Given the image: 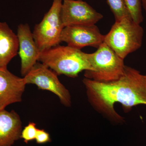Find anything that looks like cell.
Returning <instances> with one entry per match:
<instances>
[{
    "instance_id": "obj_12",
    "label": "cell",
    "mask_w": 146,
    "mask_h": 146,
    "mask_svg": "<svg viewBox=\"0 0 146 146\" xmlns=\"http://www.w3.org/2000/svg\"><path fill=\"white\" fill-rule=\"evenodd\" d=\"M18 36L6 23L0 22V68L7 65L18 54Z\"/></svg>"
},
{
    "instance_id": "obj_8",
    "label": "cell",
    "mask_w": 146,
    "mask_h": 146,
    "mask_svg": "<svg viewBox=\"0 0 146 146\" xmlns=\"http://www.w3.org/2000/svg\"><path fill=\"white\" fill-rule=\"evenodd\" d=\"M104 37L96 25L70 26L63 28L60 41L69 46L81 50L86 46L98 48L104 42Z\"/></svg>"
},
{
    "instance_id": "obj_1",
    "label": "cell",
    "mask_w": 146,
    "mask_h": 146,
    "mask_svg": "<svg viewBox=\"0 0 146 146\" xmlns=\"http://www.w3.org/2000/svg\"><path fill=\"white\" fill-rule=\"evenodd\" d=\"M82 82L92 105L116 121L122 118L114 109L116 103L127 111L136 106L146 105V75L134 68L125 66L123 75L114 81L100 82L85 78Z\"/></svg>"
},
{
    "instance_id": "obj_7",
    "label": "cell",
    "mask_w": 146,
    "mask_h": 146,
    "mask_svg": "<svg viewBox=\"0 0 146 146\" xmlns=\"http://www.w3.org/2000/svg\"><path fill=\"white\" fill-rule=\"evenodd\" d=\"M61 16L64 27L74 25H94L103 18L82 0H63Z\"/></svg>"
},
{
    "instance_id": "obj_9",
    "label": "cell",
    "mask_w": 146,
    "mask_h": 146,
    "mask_svg": "<svg viewBox=\"0 0 146 146\" xmlns=\"http://www.w3.org/2000/svg\"><path fill=\"white\" fill-rule=\"evenodd\" d=\"M21 59V73L25 76L38 61L40 52L36 46L29 26L20 24L17 31Z\"/></svg>"
},
{
    "instance_id": "obj_4",
    "label": "cell",
    "mask_w": 146,
    "mask_h": 146,
    "mask_svg": "<svg viewBox=\"0 0 146 146\" xmlns=\"http://www.w3.org/2000/svg\"><path fill=\"white\" fill-rule=\"evenodd\" d=\"M92 71H86L85 78L100 82L117 80L124 72L125 65L121 58L104 42L93 53L88 54Z\"/></svg>"
},
{
    "instance_id": "obj_13",
    "label": "cell",
    "mask_w": 146,
    "mask_h": 146,
    "mask_svg": "<svg viewBox=\"0 0 146 146\" xmlns=\"http://www.w3.org/2000/svg\"><path fill=\"white\" fill-rule=\"evenodd\" d=\"M106 2L115 16V21L131 17L124 0H106Z\"/></svg>"
},
{
    "instance_id": "obj_2",
    "label": "cell",
    "mask_w": 146,
    "mask_h": 146,
    "mask_svg": "<svg viewBox=\"0 0 146 146\" xmlns=\"http://www.w3.org/2000/svg\"><path fill=\"white\" fill-rule=\"evenodd\" d=\"M38 61L58 75L75 78L83 71H92L88 54L69 46L59 45L40 52Z\"/></svg>"
},
{
    "instance_id": "obj_10",
    "label": "cell",
    "mask_w": 146,
    "mask_h": 146,
    "mask_svg": "<svg viewBox=\"0 0 146 146\" xmlns=\"http://www.w3.org/2000/svg\"><path fill=\"white\" fill-rule=\"evenodd\" d=\"M26 85L24 78L15 75L7 68H0V111L22 101Z\"/></svg>"
},
{
    "instance_id": "obj_5",
    "label": "cell",
    "mask_w": 146,
    "mask_h": 146,
    "mask_svg": "<svg viewBox=\"0 0 146 146\" xmlns=\"http://www.w3.org/2000/svg\"><path fill=\"white\" fill-rule=\"evenodd\" d=\"M63 0H53L42 21L35 25L33 34L40 52L59 45L64 28L61 16Z\"/></svg>"
},
{
    "instance_id": "obj_17",
    "label": "cell",
    "mask_w": 146,
    "mask_h": 146,
    "mask_svg": "<svg viewBox=\"0 0 146 146\" xmlns=\"http://www.w3.org/2000/svg\"><path fill=\"white\" fill-rule=\"evenodd\" d=\"M141 2H142V7L144 8L146 13V0H141Z\"/></svg>"
},
{
    "instance_id": "obj_16",
    "label": "cell",
    "mask_w": 146,
    "mask_h": 146,
    "mask_svg": "<svg viewBox=\"0 0 146 146\" xmlns=\"http://www.w3.org/2000/svg\"><path fill=\"white\" fill-rule=\"evenodd\" d=\"M35 140L36 143L44 144L51 141L49 133L44 129H37Z\"/></svg>"
},
{
    "instance_id": "obj_6",
    "label": "cell",
    "mask_w": 146,
    "mask_h": 146,
    "mask_svg": "<svg viewBox=\"0 0 146 146\" xmlns=\"http://www.w3.org/2000/svg\"><path fill=\"white\" fill-rule=\"evenodd\" d=\"M58 76L46 65L37 62L23 78L27 84H34L38 89L52 92L59 98L62 104L70 107L72 104L70 94L60 82Z\"/></svg>"
},
{
    "instance_id": "obj_15",
    "label": "cell",
    "mask_w": 146,
    "mask_h": 146,
    "mask_svg": "<svg viewBox=\"0 0 146 146\" xmlns=\"http://www.w3.org/2000/svg\"><path fill=\"white\" fill-rule=\"evenodd\" d=\"M37 130L36 124L33 122H29L22 130L21 138H23L24 142L27 144L29 142L35 140Z\"/></svg>"
},
{
    "instance_id": "obj_3",
    "label": "cell",
    "mask_w": 146,
    "mask_h": 146,
    "mask_svg": "<svg viewBox=\"0 0 146 146\" xmlns=\"http://www.w3.org/2000/svg\"><path fill=\"white\" fill-rule=\"evenodd\" d=\"M144 29L141 24L134 22L131 17L115 21L109 33L105 35L104 42L121 58L141 48Z\"/></svg>"
},
{
    "instance_id": "obj_14",
    "label": "cell",
    "mask_w": 146,
    "mask_h": 146,
    "mask_svg": "<svg viewBox=\"0 0 146 146\" xmlns=\"http://www.w3.org/2000/svg\"><path fill=\"white\" fill-rule=\"evenodd\" d=\"M131 18L137 23L141 24L143 21L141 0H124Z\"/></svg>"
},
{
    "instance_id": "obj_11",
    "label": "cell",
    "mask_w": 146,
    "mask_h": 146,
    "mask_svg": "<svg viewBox=\"0 0 146 146\" xmlns=\"http://www.w3.org/2000/svg\"><path fill=\"white\" fill-rule=\"evenodd\" d=\"M22 122L14 110L0 111V146H12L21 138Z\"/></svg>"
}]
</instances>
